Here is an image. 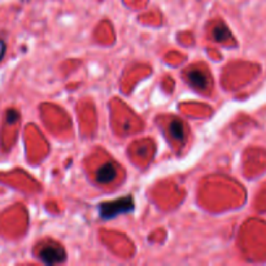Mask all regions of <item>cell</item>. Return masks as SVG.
Listing matches in <instances>:
<instances>
[{"label":"cell","instance_id":"5","mask_svg":"<svg viewBox=\"0 0 266 266\" xmlns=\"http://www.w3.org/2000/svg\"><path fill=\"white\" fill-rule=\"evenodd\" d=\"M169 131L176 141L182 142L186 138V126L183 125L181 120H174L169 125Z\"/></svg>","mask_w":266,"mask_h":266},{"label":"cell","instance_id":"2","mask_svg":"<svg viewBox=\"0 0 266 266\" xmlns=\"http://www.w3.org/2000/svg\"><path fill=\"white\" fill-rule=\"evenodd\" d=\"M38 257L44 263L53 265V263L62 262L65 260V251L57 243L51 242L41 247V249L38 252Z\"/></svg>","mask_w":266,"mask_h":266},{"label":"cell","instance_id":"1","mask_svg":"<svg viewBox=\"0 0 266 266\" xmlns=\"http://www.w3.org/2000/svg\"><path fill=\"white\" fill-rule=\"evenodd\" d=\"M134 208L132 204V199L130 196L127 197H123V199L114 200V202L109 203H103L100 205V216L103 218H112V217H116L120 213H126V212H130Z\"/></svg>","mask_w":266,"mask_h":266},{"label":"cell","instance_id":"4","mask_svg":"<svg viewBox=\"0 0 266 266\" xmlns=\"http://www.w3.org/2000/svg\"><path fill=\"white\" fill-rule=\"evenodd\" d=\"M116 167L111 162H107V164L103 165L99 170H97L96 178L100 183H109V182L113 181L116 178Z\"/></svg>","mask_w":266,"mask_h":266},{"label":"cell","instance_id":"3","mask_svg":"<svg viewBox=\"0 0 266 266\" xmlns=\"http://www.w3.org/2000/svg\"><path fill=\"white\" fill-rule=\"evenodd\" d=\"M188 82L191 83V86L197 90H205L208 88V76L203 71L195 69L187 73Z\"/></svg>","mask_w":266,"mask_h":266},{"label":"cell","instance_id":"6","mask_svg":"<svg viewBox=\"0 0 266 266\" xmlns=\"http://www.w3.org/2000/svg\"><path fill=\"white\" fill-rule=\"evenodd\" d=\"M213 36H214V39H216V41L222 42V41H225V39H227L230 34H228V30L226 29L225 26L219 25V26H217L216 29H214Z\"/></svg>","mask_w":266,"mask_h":266},{"label":"cell","instance_id":"7","mask_svg":"<svg viewBox=\"0 0 266 266\" xmlns=\"http://www.w3.org/2000/svg\"><path fill=\"white\" fill-rule=\"evenodd\" d=\"M4 51H6V46H4L3 42L0 41V59H2V57H3Z\"/></svg>","mask_w":266,"mask_h":266}]
</instances>
